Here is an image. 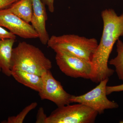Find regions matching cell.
<instances>
[{
	"label": "cell",
	"mask_w": 123,
	"mask_h": 123,
	"mask_svg": "<svg viewBox=\"0 0 123 123\" xmlns=\"http://www.w3.org/2000/svg\"><path fill=\"white\" fill-rule=\"evenodd\" d=\"M7 9L26 22H31L33 15L31 0H19Z\"/></svg>",
	"instance_id": "7c38bea8"
},
{
	"label": "cell",
	"mask_w": 123,
	"mask_h": 123,
	"mask_svg": "<svg viewBox=\"0 0 123 123\" xmlns=\"http://www.w3.org/2000/svg\"><path fill=\"white\" fill-rule=\"evenodd\" d=\"M11 76L19 83L31 89L39 92L42 89L41 76L20 70H11Z\"/></svg>",
	"instance_id": "8fae6325"
},
{
	"label": "cell",
	"mask_w": 123,
	"mask_h": 123,
	"mask_svg": "<svg viewBox=\"0 0 123 123\" xmlns=\"http://www.w3.org/2000/svg\"><path fill=\"white\" fill-rule=\"evenodd\" d=\"M0 26L6 28L14 35L23 38H38L37 33L31 24L12 13L7 8L0 10Z\"/></svg>",
	"instance_id": "ba28073f"
},
{
	"label": "cell",
	"mask_w": 123,
	"mask_h": 123,
	"mask_svg": "<svg viewBox=\"0 0 123 123\" xmlns=\"http://www.w3.org/2000/svg\"><path fill=\"white\" fill-rule=\"evenodd\" d=\"M15 40H0V72L8 77L11 76V59Z\"/></svg>",
	"instance_id": "30bf717a"
},
{
	"label": "cell",
	"mask_w": 123,
	"mask_h": 123,
	"mask_svg": "<svg viewBox=\"0 0 123 123\" xmlns=\"http://www.w3.org/2000/svg\"><path fill=\"white\" fill-rule=\"evenodd\" d=\"M108 80L109 78L101 81L98 85L85 94L72 95L70 103L81 104L97 111L98 114H103L106 110L118 108V104L107 97L106 88Z\"/></svg>",
	"instance_id": "8992f818"
},
{
	"label": "cell",
	"mask_w": 123,
	"mask_h": 123,
	"mask_svg": "<svg viewBox=\"0 0 123 123\" xmlns=\"http://www.w3.org/2000/svg\"><path fill=\"white\" fill-rule=\"evenodd\" d=\"M19 0H0V10L8 8Z\"/></svg>",
	"instance_id": "ac0fdd59"
},
{
	"label": "cell",
	"mask_w": 123,
	"mask_h": 123,
	"mask_svg": "<svg viewBox=\"0 0 123 123\" xmlns=\"http://www.w3.org/2000/svg\"><path fill=\"white\" fill-rule=\"evenodd\" d=\"M33 15L31 23L38 35L40 42L43 45L47 44L50 37L46 30L48 19L45 5L42 0H31Z\"/></svg>",
	"instance_id": "9c48e42d"
},
{
	"label": "cell",
	"mask_w": 123,
	"mask_h": 123,
	"mask_svg": "<svg viewBox=\"0 0 123 123\" xmlns=\"http://www.w3.org/2000/svg\"><path fill=\"white\" fill-rule=\"evenodd\" d=\"M37 106L36 102H33L27 106L21 112L16 116L9 117L7 121L2 123H22L24 119L31 111L35 109Z\"/></svg>",
	"instance_id": "5bb4252c"
},
{
	"label": "cell",
	"mask_w": 123,
	"mask_h": 123,
	"mask_svg": "<svg viewBox=\"0 0 123 123\" xmlns=\"http://www.w3.org/2000/svg\"><path fill=\"white\" fill-rule=\"evenodd\" d=\"M98 113L81 104L58 107L48 116L45 123H93Z\"/></svg>",
	"instance_id": "5b68a950"
},
{
	"label": "cell",
	"mask_w": 123,
	"mask_h": 123,
	"mask_svg": "<svg viewBox=\"0 0 123 123\" xmlns=\"http://www.w3.org/2000/svg\"><path fill=\"white\" fill-rule=\"evenodd\" d=\"M101 17L102 34L91 61L96 71V83L114 74V70L108 65L109 57L115 43L123 36V12L118 15L113 9H105L101 12Z\"/></svg>",
	"instance_id": "6da1fadb"
},
{
	"label": "cell",
	"mask_w": 123,
	"mask_h": 123,
	"mask_svg": "<svg viewBox=\"0 0 123 123\" xmlns=\"http://www.w3.org/2000/svg\"><path fill=\"white\" fill-rule=\"evenodd\" d=\"M98 44L94 38H88L76 35L66 34L52 36L47 44L54 51L62 50L91 61Z\"/></svg>",
	"instance_id": "3957f363"
},
{
	"label": "cell",
	"mask_w": 123,
	"mask_h": 123,
	"mask_svg": "<svg viewBox=\"0 0 123 123\" xmlns=\"http://www.w3.org/2000/svg\"><path fill=\"white\" fill-rule=\"evenodd\" d=\"M12 38L16 39V36L10 31L6 30L4 27L0 26V40Z\"/></svg>",
	"instance_id": "9a60e30c"
},
{
	"label": "cell",
	"mask_w": 123,
	"mask_h": 123,
	"mask_svg": "<svg viewBox=\"0 0 123 123\" xmlns=\"http://www.w3.org/2000/svg\"><path fill=\"white\" fill-rule=\"evenodd\" d=\"M107 95L114 92H119L123 91V84L116 86H107L106 88Z\"/></svg>",
	"instance_id": "e0dca14e"
},
{
	"label": "cell",
	"mask_w": 123,
	"mask_h": 123,
	"mask_svg": "<svg viewBox=\"0 0 123 123\" xmlns=\"http://www.w3.org/2000/svg\"><path fill=\"white\" fill-rule=\"evenodd\" d=\"M43 2L46 5L48 8L49 10L51 13H53L55 11L54 1L55 0H42Z\"/></svg>",
	"instance_id": "d6986e66"
},
{
	"label": "cell",
	"mask_w": 123,
	"mask_h": 123,
	"mask_svg": "<svg viewBox=\"0 0 123 123\" xmlns=\"http://www.w3.org/2000/svg\"><path fill=\"white\" fill-rule=\"evenodd\" d=\"M52 68L51 62L38 48L20 42L13 49L11 70H20L41 76Z\"/></svg>",
	"instance_id": "7a4b0ae2"
},
{
	"label": "cell",
	"mask_w": 123,
	"mask_h": 123,
	"mask_svg": "<svg viewBox=\"0 0 123 123\" xmlns=\"http://www.w3.org/2000/svg\"><path fill=\"white\" fill-rule=\"evenodd\" d=\"M116 42L117 55L108 63L114 66L119 79L123 81V42L119 39Z\"/></svg>",
	"instance_id": "4fadbf2b"
},
{
	"label": "cell",
	"mask_w": 123,
	"mask_h": 123,
	"mask_svg": "<svg viewBox=\"0 0 123 123\" xmlns=\"http://www.w3.org/2000/svg\"><path fill=\"white\" fill-rule=\"evenodd\" d=\"M55 52L56 64L65 75L73 78L90 79L94 82L96 71L91 61L62 50H57Z\"/></svg>",
	"instance_id": "277c9868"
},
{
	"label": "cell",
	"mask_w": 123,
	"mask_h": 123,
	"mask_svg": "<svg viewBox=\"0 0 123 123\" xmlns=\"http://www.w3.org/2000/svg\"><path fill=\"white\" fill-rule=\"evenodd\" d=\"M47 116L44 113V110L42 107L39 108L38 111L37 119L36 123H45Z\"/></svg>",
	"instance_id": "2e32d148"
},
{
	"label": "cell",
	"mask_w": 123,
	"mask_h": 123,
	"mask_svg": "<svg viewBox=\"0 0 123 123\" xmlns=\"http://www.w3.org/2000/svg\"><path fill=\"white\" fill-rule=\"evenodd\" d=\"M43 84L39 95L42 100L47 99L53 102L58 107L70 104L72 95L64 90L59 81L55 79L50 70L41 75Z\"/></svg>",
	"instance_id": "52a82bcc"
}]
</instances>
